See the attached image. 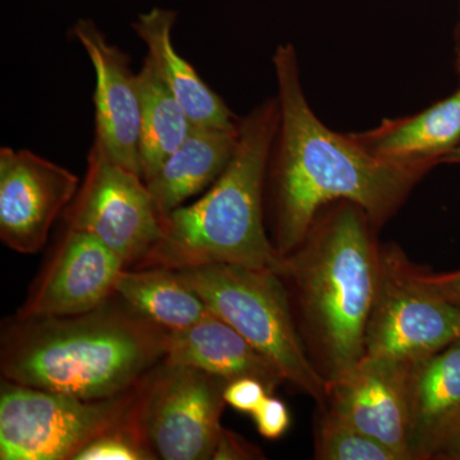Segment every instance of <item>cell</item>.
I'll use <instances>...</instances> for the list:
<instances>
[{
    "instance_id": "603a6c76",
    "label": "cell",
    "mask_w": 460,
    "mask_h": 460,
    "mask_svg": "<svg viewBox=\"0 0 460 460\" xmlns=\"http://www.w3.org/2000/svg\"><path fill=\"white\" fill-rule=\"evenodd\" d=\"M260 435L269 440H277L286 434L290 426V414L286 402L268 394L252 413Z\"/></svg>"
},
{
    "instance_id": "9a60e30c",
    "label": "cell",
    "mask_w": 460,
    "mask_h": 460,
    "mask_svg": "<svg viewBox=\"0 0 460 460\" xmlns=\"http://www.w3.org/2000/svg\"><path fill=\"white\" fill-rule=\"evenodd\" d=\"M177 17V12L172 9L151 8L138 14L132 29L144 42L146 57L189 114L193 126L238 128L239 117L230 111L222 96L202 80L189 60L175 49L172 29Z\"/></svg>"
},
{
    "instance_id": "83f0119b",
    "label": "cell",
    "mask_w": 460,
    "mask_h": 460,
    "mask_svg": "<svg viewBox=\"0 0 460 460\" xmlns=\"http://www.w3.org/2000/svg\"><path fill=\"white\" fill-rule=\"evenodd\" d=\"M443 164H460V142L458 144V146L454 148L452 153L449 154L445 159L443 160Z\"/></svg>"
},
{
    "instance_id": "5bb4252c",
    "label": "cell",
    "mask_w": 460,
    "mask_h": 460,
    "mask_svg": "<svg viewBox=\"0 0 460 460\" xmlns=\"http://www.w3.org/2000/svg\"><path fill=\"white\" fill-rule=\"evenodd\" d=\"M165 361L198 368L224 380L253 377L272 394L286 381L279 368L210 311L190 328L168 332Z\"/></svg>"
},
{
    "instance_id": "2e32d148",
    "label": "cell",
    "mask_w": 460,
    "mask_h": 460,
    "mask_svg": "<svg viewBox=\"0 0 460 460\" xmlns=\"http://www.w3.org/2000/svg\"><path fill=\"white\" fill-rule=\"evenodd\" d=\"M408 394L410 460L432 459L460 413V339L411 365Z\"/></svg>"
},
{
    "instance_id": "7402d4cb",
    "label": "cell",
    "mask_w": 460,
    "mask_h": 460,
    "mask_svg": "<svg viewBox=\"0 0 460 460\" xmlns=\"http://www.w3.org/2000/svg\"><path fill=\"white\" fill-rule=\"evenodd\" d=\"M151 459H155V456L142 443L140 436L133 428L132 414L128 422L99 436L75 456V460Z\"/></svg>"
},
{
    "instance_id": "ac0fdd59",
    "label": "cell",
    "mask_w": 460,
    "mask_h": 460,
    "mask_svg": "<svg viewBox=\"0 0 460 460\" xmlns=\"http://www.w3.org/2000/svg\"><path fill=\"white\" fill-rule=\"evenodd\" d=\"M238 136L239 126L235 129L193 126L183 144L145 180L162 217L213 186L229 164Z\"/></svg>"
},
{
    "instance_id": "30bf717a",
    "label": "cell",
    "mask_w": 460,
    "mask_h": 460,
    "mask_svg": "<svg viewBox=\"0 0 460 460\" xmlns=\"http://www.w3.org/2000/svg\"><path fill=\"white\" fill-rule=\"evenodd\" d=\"M80 190L77 175L32 153L0 148V239L22 255L47 243L51 226Z\"/></svg>"
},
{
    "instance_id": "6da1fadb",
    "label": "cell",
    "mask_w": 460,
    "mask_h": 460,
    "mask_svg": "<svg viewBox=\"0 0 460 460\" xmlns=\"http://www.w3.org/2000/svg\"><path fill=\"white\" fill-rule=\"evenodd\" d=\"M272 65L280 111L269 164L275 247L283 256L295 251L320 211L339 201L359 206L380 228L435 166L380 159L321 122L305 98L292 44L277 48Z\"/></svg>"
},
{
    "instance_id": "5b68a950",
    "label": "cell",
    "mask_w": 460,
    "mask_h": 460,
    "mask_svg": "<svg viewBox=\"0 0 460 460\" xmlns=\"http://www.w3.org/2000/svg\"><path fill=\"white\" fill-rule=\"evenodd\" d=\"M178 271L210 311L270 359L286 381L317 404L326 402L328 381L308 356L280 274L234 263H213Z\"/></svg>"
},
{
    "instance_id": "4fadbf2b",
    "label": "cell",
    "mask_w": 460,
    "mask_h": 460,
    "mask_svg": "<svg viewBox=\"0 0 460 460\" xmlns=\"http://www.w3.org/2000/svg\"><path fill=\"white\" fill-rule=\"evenodd\" d=\"M411 365L363 356L349 371L328 383L329 408L363 434L410 460Z\"/></svg>"
},
{
    "instance_id": "7a4b0ae2",
    "label": "cell",
    "mask_w": 460,
    "mask_h": 460,
    "mask_svg": "<svg viewBox=\"0 0 460 460\" xmlns=\"http://www.w3.org/2000/svg\"><path fill=\"white\" fill-rule=\"evenodd\" d=\"M377 226L359 206H326L301 244L284 256L281 277L295 290L296 325L328 383L365 356L366 329L381 275Z\"/></svg>"
},
{
    "instance_id": "52a82bcc",
    "label": "cell",
    "mask_w": 460,
    "mask_h": 460,
    "mask_svg": "<svg viewBox=\"0 0 460 460\" xmlns=\"http://www.w3.org/2000/svg\"><path fill=\"white\" fill-rule=\"evenodd\" d=\"M228 381L163 359L138 381L132 425L155 459H213Z\"/></svg>"
},
{
    "instance_id": "d6986e66",
    "label": "cell",
    "mask_w": 460,
    "mask_h": 460,
    "mask_svg": "<svg viewBox=\"0 0 460 460\" xmlns=\"http://www.w3.org/2000/svg\"><path fill=\"white\" fill-rule=\"evenodd\" d=\"M115 295L135 313L168 332L190 328L210 313L201 296L175 269H124Z\"/></svg>"
},
{
    "instance_id": "7c38bea8",
    "label": "cell",
    "mask_w": 460,
    "mask_h": 460,
    "mask_svg": "<svg viewBox=\"0 0 460 460\" xmlns=\"http://www.w3.org/2000/svg\"><path fill=\"white\" fill-rule=\"evenodd\" d=\"M72 35L86 51L95 72V140L117 164L142 177L141 95L131 57L111 44L90 18H81Z\"/></svg>"
},
{
    "instance_id": "f546056e",
    "label": "cell",
    "mask_w": 460,
    "mask_h": 460,
    "mask_svg": "<svg viewBox=\"0 0 460 460\" xmlns=\"http://www.w3.org/2000/svg\"><path fill=\"white\" fill-rule=\"evenodd\" d=\"M459 75H460V74H459Z\"/></svg>"
},
{
    "instance_id": "ba28073f",
    "label": "cell",
    "mask_w": 460,
    "mask_h": 460,
    "mask_svg": "<svg viewBox=\"0 0 460 460\" xmlns=\"http://www.w3.org/2000/svg\"><path fill=\"white\" fill-rule=\"evenodd\" d=\"M460 339V308L417 278L398 247L381 248V275L365 356L413 365Z\"/></svg>"
},
{
    "instance_id": "3957f363",
    "label": "cell",
    "mask_w": 460,
    "mask_h": 460,
    "mask_svg": "<svg viewBox=\"0 0 460 460\" xmlns=\"http://www.w3.org/2000/svg\"><path fill=\"white\" fill-rule=\"evenodd\" d=\"M168 330L109 299L86 314L20 319L3 330L2 376L83 399L123 394L165 358Z\"/></svg>"
},
{
    "instance_id": "44dd1931",
    "label": "cell",
    "mask_w": 460,
    "mask_h": 460,
    "mask_svg": "<svg viewBox=\"0 0 460 460\" xmlns=\"http://www.w3.org/2000/svg\"><path fill=\"white\" fill-rule=\"evenodd\" d=\"M314 458L321 460H401L385 445L363 434L329 408L320 407L314 429Z\"/></svg>"
},
{
    "instance_id": "e0dca14e",
    "label": "cell",
    "mask_w": 460,
    "mask_h": 460,
    "mask_svg": "<svg viewBox=\"0 0 460 460\" xmlns=\"http://www.w3.org/2000/svg\"><path fill=\"white\" fill-rule=\"evenodd\" d=\"M372 155L401 164H443L460 142V86L456 93L410 117L386 119L352 133Z\"/></svg>"
},
{
    "instance_id": "8992f818",
    "label": "cell",
    "mask_w": 460,
    "mask_h": 460,
    "mask_svg": "<svg viewBox=\"0 0 460 460\" xmlns=\"http://www.w3.org/2000/svg\"><path fill=\"white\" fill-rule=\"evenodd\" d=\"M136 387L111 398L83 399L3 378L0 459L75 460L91 441L128 422Z\"/></svg>"
},
{
    "instance_id": "8fae6325",
    "label": "cell",
    "mask_w": 460,
    "mask_h": 460,
    "mask_svg": "<svg viewBox=\"0 0 460 460\" xmlns=\"http://www.w3.org/2000/svg\"><path fill=\"white\" fill-rule=\"evenodd\" d=\"M124 269L122 260L95 235L66 228L17 317L75 316L95 310L115 295Z\"/></svg>"
},
{
    "instance_id": "cb8c5ba5",
    "label": "cell",
    "mask_w": 460,
    "mask_h": 460,
    "mask_svg": "<svg viewBox=\"0 0 460 460\" xmlns=\"http://www.w3.org/2000/svg\"><path fill=\"white\" fill-rule=\"evenodd\" d=\"M270 394L261 381L253 377H241L228 383L224 390L226 404L243 413L252 414L266 395Z\"/></svg>"
},
{
    "instance_id": "9c48e42d",
    "label": "cell",
    "mask_w": 460,
    "mask_h": 460,
    "mask_svg": "<svg viewBox=\"0 0 460 460\" xmlns=\"http://www.w3.org/2000/svg\"><path fill=\"white\" fill-rule=\"evenodd\" d=\"M66 228L90 233L136 266L162 237V215L144 178L117 164L96 144L83 184L62 215Z\"/></svg>"
},
{
    "instance_id": "f1b7e54d",
    "label": "cell",
    "mask_w": 460,
    "mask_h": 460,
    "mask_svg": "<svg viewBox=\"0 0 460 460\" xmlns=\"http://www.w3.org/2000/svg\"><path fill=\"white\" fill-rule=\"evenodd\" d=\"M454 44H456V69H458V74H460V22H459L458 29H456V41H454Z\"/></svg>"
},
{
    "instance_id": "4316f807",
    "label": "cell",
    "mask_w": 460,
    "mask_h": 460,
    "mask_svg": "<svg viewBox=\"0 0 460 460\" xmlns=\"http://www.w3.org/2000/svg\"><path fill=\"white\" fill-rule=\"evenodd\" d=\"M436 460H460V413L434 454Z\"/></svg>"
},
{
    "instance_id": "484cf974",
    "label": "cell",
    "mask_w": 460,
    "mask_h": 460,
    "mask_svg": "<svg viewBox=\"0 0 460 460\" xmlns=\"http://www.w3.org/2000/svg\"><path fill=\"white\" fill-rule=\"evenodd\" d=\"M260 458H262L260 450L248 444L241 436L233 434V432L224 429L219 444H217V450H215L213 460Z\"/></svg>"
},
{
    "instance_id": "277c9868",
    "label": "cell",
    "mask_w": 460,
    "mask_h": 460,
    "mask_svg": "<svg viewBox=\"0 0 460 460\" xmlns=\"http://www.w3.org/2000/svg\"><path fill=\"white\" fill-rule=\"evenodd\" d=\"M280 111L277 96L239 118L237 147L210 190L162 217V237L135 269L234 263L283 274L284 256L266 234L263 189Z\"/></svg>"
},
{
    "instance_id": "d4e9b609",
    "label": "cell",
    "mask_w": 460,
    "mask_h": 460,
    "mask_svg": "<svg viewBox=\"0 0 460 460\" xmlns=\"http://www.w3.org/2000/svg\"><path fill=\"white\" fill-rule=\"evenodd\" d=\"M417 278L429 289L443 296L447 302L460 308V269L449 272H431L414 265Z\"/></svg>"
},
{
    "instance_id": "ffe728a7",
    "label": "cell",
    "mask_w": 460,
    "mask_h": 460,
    "mask_svg": "<svg viewBox=\"0 0 460 460\" xmlns=\"http://www.w3.org/2000/svg\"><path fill=\"white\" fill-rule=\"evenodd\" d=\"M137 78L141 95L140 162L145 181L189 137L193 123L147 57Z\"/></svg>"
}]
</instances>
